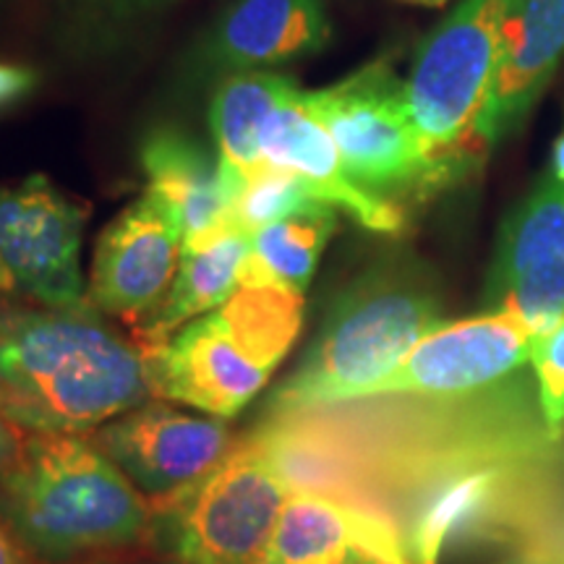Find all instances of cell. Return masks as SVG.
<instances>
[{
	"label": "cell",
	"instance_id": "1",
	"mask_svg": "<svg viewBox=\"0 0 564 564\" xmlns=\"http://www.w3.org/2000/svg\"><path fill=\"white\" fill-rule=\"evenodd\" d=\"M150 394L144 350L87 306L0 316V403L21 432H89Z\"/></svg>",
	"mask_w": 564,
	"mask_h": 564
},
{
	"label": "cell",
	"instance_id": "2",
	"mask_svg": "<svg viewBox=\"0 0 564 564\" xmlns=\"http://www.w3.org/2000/svg\"><path fill=\"white\" fill-rule=\"evenodd\" d=\"M0 520L32 556L61 562L131 546L152 510L129 476L79 434H30L0 476Z\"/></svg>",
	"mask_w": 564,
	"mask_h": 564
},
{
	"label": "cell",
	"instance_id": "3",
	"mask_svg": "<svg viewBox=\"0 0 564 564\" xmlns=\"http://www.w3.org/2000/svg\"><path fill=\"white\" fill-rule=\"evenodd\" d=\"M444 319L442 295L426 267L390 259L350 282L329 306L319 335L267 413L366 398Z\"/></svg>",
	"mask_w": 564,
	"mask_h": 564
},
{
	"label": "cell",
	"instance_id": "4",
	"mask_svg": "<svg viewBox=\"0 0 564 564\" xmlns=\"http://www.w3.org/2000/svg\"><path fill=\"white\" fill-rule=\"evenodd\" d=\"M518 6L520 0H463L415 53L408 100L423 144L447 178L465 154L481 150L478 123Z\"/></svg>",
	"mask_w": 564,
	"mask_h": 564
},
{
	"label": "cell",
	"instance_id": "5",
	"mask_svg": "<svg viewBox=\"0 0 564 564\" xmlns=\"http://www.w3.org/2000/svg\"><path fill=\"white\" fill-rule=\"evenodd\" d=\"M303 105L366 192L390 199L447 178L423 144L405 82L387 63H371L335 87L303 91Z\"/></svg>",
	"mask_w": 564,
	"mask_h": 564
},
{
	"label": "cell",
	"instance_id": "6",
	"mask_svg": "<svg viewBox=\"0 0 564 564\" xmlns=\"http://www.w3.org/2000/svg\"><path fill=\"white\" fill-rule=\"evenodd\" d=\"M285 486L249 440L207 476L171 494L165 541L181 564H264Z\"/></svg>",
	"mask_w": 564,
	"mask_h": 564
},
{
	"label": "cell",
	"instance_id": "7",
	"mask_svg": "<svg viewBox=\"0 0 564 564\" xmlns=\"http://www.w3.org/2000/svg\"><path fill=\"white\" fill-rule=\"evenodd\" d=\"M484 303L523 319L535 337L564 316V183L552 173L505 217Z\"/></svg>",
	"mask_w": 564,
	"mask_h": 564
},
{
	"label": "cell",
	"instance_id": "8",
	"mask_svg": "<svg viewBox=\"0 0 564 564\" xmlns=\"http://www.w3.org/2000/svg\"><path fill=\"white\" fill-rule=\"evenodd\" d=\"M84 223L87 209L45 175L0 188V257L21 291L47 308L84 306Z\"/></svg>",
	"mask_w": 564,
	"mask_h": 564
},
{
	"label": "cell",
	"instance_id": "9",
	"mask_svg": "<svg viewBox=\"0 0 564 564\" xmlns=\"http://www.w3.org/2000/svg\"><path fill=\"white\" fill-rule=\"evenodd\" d=\"M533 329L507 312H489L460 322H444L403 358L377 394L457 398L489 390L531 364Z\"/></svg>",
	"mask_w": 564,
	"mask_h": 564
},
{
	"label": "cell",
	"instance_id": "10",
	"mask_svg": "<svg viewBox=\"0 0 564 564\" xmlns=\"http://www.w3.org/2000/svg\"><path fill=\"white\" fill-rule=\"evenodd\" d=\"M183 225L165 196L147 194L102 230L91 264V301L116 316H147L171 291Z\"/></svg>",
	"mask_w": 564,
	"mask_h": 564
},
{
	"label": "cell",
	"instance_id": "11",
	"mask_svg": "<svg viewBox=\"0 0 564 564\" xmlns=\"http://www.w3.org/2000/svg\"><path fill=\"white\" fill-rule=\"evenodd\" d=\"M141 491L171 497L209 474L232 449L225 419H202L162 403L118 415L95 436Z\"/></svg>",
	"mask_w": 564,
	"mask_h": 564
},
{
	"label": "cell",
	"instance_id": "12",
	"mask_svg": "<svg viewBox=\"0 0 564 564\" xmlns=\"http://www.w3.org/2000/svg\"><path fill=\"white\" fill-rule=\"evenodd\" d=\"M144 356L154 394L225 421L236 419L274 373L225 329L215 312L188 322Z\"/></svg>",
	"mask_w": 564,
	"mask_h": 564
},
{
	"label": "cell",
	"instance_id": "13",
	"mask_svg": "<svg viewBox=\"0 0 564 564\" xmlns=\"http://www.w3.org/2000/svg\"><path fill=\"white\" fill-rule=\"evenodd\" d=\"M259 152L264 167L299 175L316 199L348 212L366 230L394 236L405 228V215L398 204L352 181L333 137L303 105V91L267 118L259 133Z\"/></svg>",
	"mask_w": 564,
	"mask_h": 564
},
{
	"label": "cell",
	"instance_id": "14",
	"mask_svg": "<svg viewBox=\"0 0 564 564\" xmlns=\"http://www.w3.org/2000/svg\"><path fill=\"white\" fill-rule=\"evenodd\" d=\"M264 564H411L384 520L316 494H291Z\"/></svg>",
	"mask_w": 564,
	"mask_h": 564
},
{
	"label": "cell",
	"instance_id": "15",
	"mask_svg": "<svg viewBox=\"0 0 564 564\" xmlns=\"http://www.w3.org/2000/svg\"><path fill=\"white\" fill-rule=\"evenodd\" d=\"M564 58V0H520L507 21L505 51L478 147L489 150L523 126Z\"/></svg>",
	"mask_w": 564,
	"mask_h": 564
},
{
	"label": "cell",
	"instance_id": "16",
	"mask_svg": "<svg viewBox=\"0 0 564 564\" xmlns=\"http://www.w3.org/2000/svg\"><path fill=\"white\" fill-rule=\"evenodd\" d=\"M150 192L165 196L178 212L183 243L199 241L232 223V204L243 178L202 144L178 131H158L141 147Z\"/></svg>",
	"mask_w": 564,
	"mask_h": 564
},
{
	"label": "cell",
	"instance_id": "17",
	"mask_svg": "<svg viewBox=\"0 0 564 564\" xmlns=\"http://www.w3.org/2000/svg\"><path fill=\"white\" fill-rule=\"evenodd\" d=\"M249 253L251 232L238 225H225L199 241L183 243L181 264L171 291L152 314H147L139 348H158L188 322L223 306L241 282Z\"/></svg>",
	"mask_w": 564,
	"mask_h": 564
},
{
	"label": "cell",
	"instance_id": "18",
	"mask_svg": "<svg viewBox=\"0 0 564 564\" xmlns=\"http://www.w3.org/2000/svg\"><path fill=\"white\" fill-rule=\"evenodd\" d=\"M327 40L329 24L319 0H238L212 47L225 66L259 68L312 55Z\"/></svg>",
	"mask_w": 564,
	"mask_h": 564
},
{
	"label": "cell",
	"instance_id": "19",
	"mask_svg": "<svg viewBox=\"0 0 564 564\" xmlns=\"http://www.w3.org/2000/svg\"><path fill=\"white\" fill-rule=\"evenodd\" d=\"M291 79L264 70H246L225 82L209 105V129L225 165L241 178H251L264 167L259 133L274 110L299 95Z\"/></svg>",
	"mask_w": 564,
	"mask_h": 564
},
{
	"label": "cell",
	"instance_id": "20",
	"mask_svg": "<svg viewBox=\"0 0 564 564\" xmlns=\"http://www.w3.org/2000/svg\"><path fill=\"white\" fill-rule=\"evenodd\" d=\"M335 228L337 215L329 204H314L267 225L251 236V253L241 280L274 282L288 291L306 293Z\"/></svg>",
	"mask_w": 564,
	"mask_h": 564
},
{
	"label": "cell",
	"instance_id": "21",
	"mask_svg": "<svg viewBox=\"0 0 564 564\" xmlns=\"http://www.w3.org/2000/svg\"><path fill=\"white\" fill-rule=\"evenodd\" d=\"M215 314L253 358L278 369L301 335L303 293L274 282L241 280Z\"/></svg>",
	"mask_w": 564,
	"mask_h": 564
},
{
	"label": "cell",
	"instance_id": "22",
	"mask_svg": "<svg viewBox=\"0 0 564 564\" xmlns=\"http://www.w3.org/2000/svg\"><path fill=\"white\" fill-rule=\"evenodd\" d=\"M314 204L324 202L308 192L299 175L278 171V167H262L257 175L243 181L236 204H232V223L253 236L267 225L314 207Z\"/></svg>",
	"mask_w": 564,
	"mask_h": 564
},
{
	"label": "cell",
	"instance_id": "23",
	"mask_svg": "<svg viewBox=\"0 0 564 564\" xmlns=\"http://www.w3.org/2000/svg\"><path fill=\"white\" fill-rule=\"evenodd\" d=\"M531 364L541 419L549 436L560 442L564 436V316L549 333L535 337Z\"/></svg>",
	"mask_w": 564,
	"mask_h": 564
},
{
	"label": "cell",
	"instance_id": "24",
	"mask_svg": "<svg viewBox=\"0 0 564 564\" xmlns=\"http://www.w3.org/2000/svg\"><path fill=\"white\" fill-rule=\"evenodd\" d=\"M512 554H528L541 564H564V505L562 499L552 507V512L533 528L518 552Z\"/></svg>",
	"mask_w": 564,
	"mask_h": 564
},
{
	"label": "cell",
	"instance_id": "25",
	"mask_svg": "<svg viewBox=\"0 0 564 564\" xmlns=\"http://www.w3.org/2000/svg\"><path fill=\"white\" fill-rule=\"evenodd\" d=\"M21 444H24V436H21V429L9 419L3 403H0V476L11 468L13 463L19 460Z\"/></svg>",
	"mask_w": 564,
	"mask_h": 564
},
{
	"label": "cell",
	"instance_id": "26",
	"mask_svg": "<svg viewBox=\"0 0 564 564\" xmlns=\"http://www.w3.org/2000/svg\"><path fill=\"white\" fill-rule=\"evenodd\" d=\"M34 84V74L26 68L9 66V63H0V105H9L17 97L30 91Z\"/></svg>",
	"mask_w": 564,
	"mask_h": 564
},
{
	"label": "cell",
	"instance_id": "27",
	"mask_svg": "<svg viewBox=\"0 0 564 564\" xmlns=\"http://www.w3.org/2000/svg\"><path fill=\"white\" fill-rule=\"evenodd\" d=\"M0 564H32L30 552L19 544L3 520H0Z\"/></svg>",
	"mask_w": 564,
	"mask_h": 564
},
{
	"label": "cell",
	"instance_id": "28",
	"mask_svg": "<svg viewBox=\"0 0 564 564\" xmlns=\"http://www.w3.org/2000/svg\"><path fill=\"white\" fill-rule=\"evenodd\" d=\"M552 175L556 181H562L564 183V131H562V137L556 139V144H554V162H552Z\"/></svg>",
	"mask_w": 564,
	"mask_h": 564
},
{
	"label": "cell",
	"instance_id": "29",
	"mask_svg": "<svg viewBox=\"0 0 564 564\" xmlns=\"http://www.w3.org/2000/svg\"><path fill=\"white\" fill-rule=\"evenodd\" d=\"M11 288H17V280H13V274L9 272V267H6L3 257H0V293L11 291Z\"/></svg>",
	"mask_w": 564,
	"mask_h": 564
},
{
	"label": "cell",
	"instance_id": "30",
	"mask_svg": "<svg viewBox=\"0 0 564 564\" xmlns=\"http://www.w3.org/2000/svg\"><path fill=\"white\" fill-rule=\"evenodd\" d=\"M497 564H541V562L533 560V556H528V554H510L507 560L497 562Z\"/></svg>",
	"mask_w": 564,
	"mask_h": 564
},
{
	"label": "cell",
	"instance_id": "31",
	"mask_svg": "<svg viewBox=\"0 0 564 564\" xmlns=\"http://www.w3.org/2000/svg\"><path fill=\"white\" fill-rule=\"evenodd\" d=\"M408 3L429 6V9H436V6H444V3H447V0H408Z\"/></svg>",
	"mask_w": 564,
	"mask_h": 564
}]
</instances>
